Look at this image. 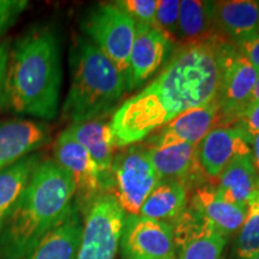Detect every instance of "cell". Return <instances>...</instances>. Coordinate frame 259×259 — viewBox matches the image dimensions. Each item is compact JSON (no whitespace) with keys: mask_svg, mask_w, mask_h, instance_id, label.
Segmentation results:
<instances>
[{"mask_svg":"<svg viewBox=\"0 0 259 259\" xmlns=\"http://www.w3.org/2000/svg\"><path fill=\"white\" fill-rule=\"evenodd\" d=\"M213 181L212 186L222 198L240 206L247 205L251 197L259 191V176L251 155L235 158Z\"/></svg>","mask_w":259,"mask_h":259,"instance_id":"21","label":"cell"},{"mask_svg":"<svg viewBox=\"0 0 259 259\" xmlns=\"http://www.w3.org/2000/svg\"><path fill=\"white\" fill-rule=\"evenodd\" d=\"M180 0H156L155 29L176 45L178 42V22H179Z\"/></svg>","mask_w":259,"mask_h":259,"instance_id":"26","label":"cell"},{"mask_svg":"<svg viewBox=\"0 0 259 259\" xmlns=\"http://www.w3.org/2000/svg\"><path fill=\"white\" fill-rule=\"evenodd\" d=\"M227 44L212 35L180 46L156 78L112 114L109 121L115 148L137 144L183 113L215 101Z\"/></svg>","mask_w":259,"mask_h":259,"instance_id":"1","label":"cell"},{"mask_svg":"<svg viewBox=\"0 0 259 259\" xmlns=\"http://www.w3.org/2000/svg\"><path fill=\"white\" fill-rule=\"evenodd\" d=\"M76 187L54 160H42L0 233V259H24L73 203Z\"/></svg>","mask_w":259,"mask_h":259,"instance_id":"3","label":"cell"},{"mask_svg":"<svg viewBox=\"0 0 259 259\" xmlns=\"http://www.w3.org/2000/svg\"><path fill=\"white\" fill-rule=\"evenodd\" d=\"M161 181L144 144L121 148L111 168V193L127 215H138L142 205Z\"/></svg>","mask_w":259,"mask_h":259,"instance_id":"5","label":"cell"},{"mask_svg":"<svg viewBox=\"0 0 259 259\" xmlns=\"http://www.w3.org/2000/svg\"><path fill=\"white\" fill-rule=\"evenodd\" d=\"M66 131L88 151L101 171L107 192L111 193V168L114 158V139L111 121L107 118L77 122L67 126Z\"/></svg>","mask_w":259,"mask_h":259,"instance_id":"19","label":"cell"},{"mask_svg":"<svg viewBox=\"0 0 259 259\" xmlns=\"http://www.w3.org/2000/svg\"><path fill=\"white\" fill-rule=\"evenodd\" d=\"M76 259H114L126 213L112 193L100 194L87 208Z\"/></svg>","mask_w":259,"mask_h":259,"instance_id":"7","label":"cell"},{"mask_svg":"<svg viewBox=\"0 0 259 259\" xmlns=\"http://www.w3.org/2000/svg\"><path fill=\"white\" fill-rule=\"evenodd\" d=\"M173 48L174 45L157 29L136 24L135 40L128 60V92L148 82L161 69Z\"/></svg>","mask_w":259,"mask_h":259,"instance_id":"12","label":"cell"},{"mask_svg":"<svg viewBox=\"0 0 259 259\" xmlns=\"http://www.w3.org/2000/svg\"><path fill=\"white\" fill-rule=\"evenodd\" d=\"M234 125L239 126L250 137L259 134V103L248 106L239 116L238 121Z\"/></svg>","mask_w":259,"mask_h":259,"instance_id":"29","label":"cell"},{"mask_svg":"<svg viewBox=\"0 0 259 259\" xmlns=\"http://www.w3.org/2000/svg\"><path fill=\"white\" fill-rule=\"evenodd\" d=\"M114 4L134 19L136 24L155 28L156 0H119Z\"/></svg>","mask_w":259,"mask_h":259,"instance_id":"27","label":"cell"},{"mask_svg":"<svg viewBox=\"0 0 259 259\" xmlns=\"http://www.w3.org/2000/svg\"><path fill=\"white\" fill-rule=\"evenodd\" d=\"M50 141V127L25 119L0 120V170L28 155L36 153Z\"/></svg>","mask_w":259,"mask_h":259,"instance_id":"16","label":"cell"},{"mask_svg":"<svg viewBox=\"0 0 259 259\" xmlns=\"http://www.w3.org/2000/svg\"><path fill=\"white\" fill-rule=\"evenodd\" d=\"M212 35L211 2L181 0L178 22V42L181 46L206 40Z\"/></svg>","mask_w":259,"mask_h":259,"instance_id":"24","label":"cell"},{"mask_svg":"<svg viewBox=\"0 0 259 259\" xmlns=\"http://www.w3.org/2000/svg\"><path fill=\"white\" fill-rule=\"evenodd\" d=\"M219 105L212 101L199 108L191 109L158 128L143 143L151 148H166L176 144H199L216 127Z\"/></svg>","mask_w":259,"mask_h":259,"instance_id":"14","label":"cell"},{"mask_svg":"<svg viewBox=\"0 0 259 259\" xmlns=\"http://www.w3.org/2000/svg\"><path fill=\"white\" fill-rule=\"evenodd\" d=\"M190 205L227 236L239 232L247 212L246 206L228 202L220 196L215 187L205 184L194 190Z\"/></svg>","mask_w":259,"mask_h":259,"instance_id":"20","label":"cell"},{"mask_svg":"<svg viewBox=\"0 0 259 259\" xmlns=\"http://www.w3.org/2000/svg\"><path fill=\"white\" fill-rule=\"evenodd\" d=\"M259 71L236 51L234 45L227 44L222 60L221 83L216 102L219 118L216 127L232 126L247 108Z\"/></svg>","mask_w":259,"mask_h":259,"instance_id":"8","label":"cell"},{"mask_svg":"<svg viewBox=\"0 0 259 259\" xmlns=\"http://www.w3.org/2000/svg\"><path fill=\"white\" fill-rule=\"evenodd\" d=\"M10 50H11V41L9 38L0 40V100H2L3 90H4Z\"/></svg>","mask_w":259,"mask_h":259,"instance_id":"31","label":"cell"},{"mask_svg":"<svg viewBox=\"0 0 259 259\" xmlns=\"http://www.w3.org/2000/svg\"><path fill=\"white\" fill-rule=\"evenodd\" d=\"M250 259H259V251H258L257 253H255V254L252 255V257H251Z\"/></svg>","mask_w":259,"mask_h":259,"instance_id":"34","label":"cell"},{"mask_svg":"<svg viewBox=\"0 0 259 259\" xmlns=\"http://www.w3.org/2000/svg\"><path fill=\"white\" fill-rule=\"evenodd\" d=\"M124 259L174 258L173 226L139 215H126L120 238Z\"/></svg>","mask_w":259,"mask_h":259,"instance_id":"11","label":"cell"},{"mask_svg":"<svg viewBox=\"0 0 259 259\" xmlns=\"http://www.w3.org/2000/svg\"><path fill=\"white\" fill-rule=\"evenodd\" d=\"M251 158L252 163H253V167L257 174L259 176V134L253 136L251 138Z\"/></svg>","mask_w":259,"mask_h":259,"instance_id":"32","label":"cell"},{"mask_svg":"<svg viewBox=\"0 0 259 259\" xmlns=\"http://www.w3.org/2000/svg\"><path fill=\"white\" fill-rule=\"evenodd\" d=\"M255 103H259V76H258V78H257V82H255V84H254V88H253V90H252V94H251V97H250V102H248V106L255 105Z\"/></svg>","mask_w":259,"mask_h":259,"instance_id":"33","label":"cell"},{"mask_svg":"<svg viewBox=\"0 0 259 259\" xmlns=\"http://www.w3.org/2000/svg\"><path fill=\"white\" fill-rule=\"evenodd\" d=\"M27 6L25 0H0V37L14 25Z\"/></svg>","mask_w":259,"mask_h":259,"instance_id":"28","label":"cell"},{"mask_svg":"<svg viewBox=\"0 0 259 259\" xmlns=\"http://www.w3.org/2000/svg\"><path fill=\"white\" fill-rule=\"evenodd\" d=\"M41 162L42 155L34 153L0 170V233Z\"/></svg>","mask_w":259,"mask_h":259,"instance_id":"22","label":"cell"},{"mask_svg":"<svg viewBox=\"0 0 259 259\" xmlns=\"http://www.w3.org/2000/svg\"><path fill=\"white\" fill-rule=\"evenodd\" d=\"M176 259H223L227 236L202 213L187 205L171 222Z\"/></svg>","mask_w":259,"mask_h":259,"instance_id":"10","label":"cell"},{"mask_svg":"<svg viewBox=\"0 0 259 259\" xmlns=\"http://www.w3.org/2000/svg\"><path fill=\"white\" fill-rule=\"evenodd\" d=\"M251 137L236 125L215 127L198 145V158L208 179H216L231 162L251 155Z\"/></svg>","mask_w":259,"mask_h":259,"instance_id":"13","label":"cell"},{"mask_svg":"<svg viewBox=\"0 0 259 259\" xmlns=\"http://www.w3.org/2000/svg\"><path fill=\"white\" fill-rule=\"evenodd\" d=\"M234 46L236 51L259 71V34L248 40L239 42Z\"/></svg>","mask_w":259,"mask_h":259,"instance_id":"30","label":"cell"},{"mask_svg":"<svg viewBox=\"0 0 259 259\" xmlns=\"http://www.w3.org/2000/svg\"><path fill=\"white\" fill-rule=\"evenodd\" d=\"M71 84L61 114L70 124L107 118L128 92L125 76L95 45L77 36L70 52Z\"/></svg>","mask_w":259,"mask_h":259,"instance_id":"4","label":"cell"},{"mask_svg":"<svg viewBox=\"0 0 259 259\" xmlns=\"http://www.w3.org/2000/svg\"><path fill=\"white\" fill-rule=\"evenodd\" d=\"M247 212L236 233L234 254L236 259H250L259 251V191L248 200Z\"/></svg>","mask_w":259,"mask_h":259,"instance_id":"25","label":"cell"},{"mask_svg":"<svg viewBox=\"0 0 259 259\" xmlns=\"http://www.w3.org/2000/svg\"><path fill=\"white\" fill-rule=\"evenodd\" d=\"M213 32L232 45L259 34V0L211 2Z\"/></svg>","mask_w":259,"mask_h":259,"instance_id":"15","label":"cell"},{"mask_svg":"<svg viewBox=\"0 0 259 259\" xmlns=\"http://www.w3.org/2000/svg\"><path fill=\"white\" fill-rule=\"evenodd\" d=\"M199 144H176L166 148H148L151 163L161 180H177L187 189L204 185L206 177L199 163Z\"/></svg>","mask_w":259,"mask_h":259,"instance_id":"17","label":"cell"},{"mask_svg":"<svg viewBox=\"0 0 259 259\" xmlns=\"http://www.w3.org/2000/svg\"><path fill=\"white\" fill-rule=\"evenodd\" d=\"M60 44L47 27H35L11 44L0 108L15 115L53 120L59 111Z\"/></svg>","mask_w":259,"mask_h":259,"instance_id":"2","label":"cell"},{"mask_svg":"<svg viewBox=\"0 0 259 259\" xmlns=\"http://www.w3.org/2000/svg\"><path fill=\"white\" fill-rule=\"evenodd\" d=\"M187 191L180 181L161 180L145 199L138 215L171 223L187 206Z\"/></svg>","mask_w":259,"mask_h":259,"instance_id":"23","label":"cell"},{"mask_svg":"<svg viewBox=\"0 0 259 259\" xmlns=\"http://www.w3.org/2000/svg\"><path fill=\"white\" fill-rule=\"evenodd\" d=\"M80 27L87 38L118 67L127 83L128 60L136 34L134 19L114 3H106L90 9Z\"/></svg>","mask_w":259,"mask_h":259,"instance_id":"6","label":"cell"},{"mask_svg":"<svg viewBox=\"0 0 259 259\" xmlns=\"http://www.w3.org/2000/svg\"><path fill=\"white\" fill-rule=\"evenodd\" d=\"M170 259H176V257H174V258H170Z\"/></svg>","mask_w":259,"mask_h":259,"instance_id":"35","label":"cell"},{"mask_svg":"<svg viewBox=\"0 0 259 259\" xmlns=\"http://www.w3.org/2000/svg\"><path fill=\"white\" fill-rule=\"evenodd\" d=\"M53 151L54 161L72 179L76 187L74 203L84 212L100 194L107 192L101 171L88 151L66 130L58 136Z\"/></svg>","mask_w":259,"mask_h":259,"instance_id":"9","label":"cell"},{"mask_svg":"<svg viewBox=\"0 0 259 259\" xmlns=\"http://www.w3.org/2000/svg\"><path fill=\"white\" fill-rule=\"evenodd\" d=\"M83 232L77 204H71L59 222L24 259H76Z\"/></svg>","mask_w":259,"mask_h":259,"instance_id":"18","label":"cell"}]
</instances>
